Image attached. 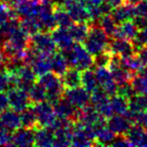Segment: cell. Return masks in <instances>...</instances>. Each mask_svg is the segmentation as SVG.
I'll return each instance as SVG.
<instances>
[{
  "mask_svg": "<svg viewBox=\"0 0 147 147\" xmlns=\"http://www.w3.org/2000/svg\"><path fill=\"white\" fill-rule=\"evenodd\" d=\"M117 94L121 95V96L125 97L129 100L132 96H134L136 93L134 91V88H133L131 82L125 83V84L122 85H118V90H117Z\"/></svg>",
  "mask_w": 147,
  "mask_h": 147,
  "instance_id": "cell-39",
  "label": "cell"
},
{
  "mask_svg": "<svg viewBox=\"0 0 147 147\" xmlns=\"http://www.w3.org/2000/svg\"><path fill=\"white\" fill-rule=\"evenodd\" d=\"M112 146H118V147H125V146H131L127 139L126 135H116L115 139L112 142Z\"/></svg>",
  "mask_w": 147,
  "mask_h": 147,
  "instance_id": "cell-41",
  "label": "cell"
},
{
  "mask_svg": "<svg viewBox=\"0 0 147 147\" xmlns=\"http://www.w3.org/2000/svg\"><path fill=\"white\" fill-rule=\"evenodd\" d=\"M145 131L146 129L139 124H133L131 126V128L126 133V137L131 146H140Z\"/></svg>",
  "mask_w": 147,
  "mask_h": 147,
  "instance_id": "cell-30",
  "label": "cell"
},
{
  "mask_svg": "<svg viewBox=\"0 0 147 147\" xmlns=\"http://www.w3.org/2000/svg\"><path fill=\"white\" fill-rule=\"evenodd\" d=\"M83 3L87 5V6H99L101 5L103 2H105L106 0H80Z\"/></svg>",
  "mask_w": 147,
  "mask_h": 147,
  "instance_id": "cell-46",
  "label": "cell"
},
{
  "mask_svg": "<svg viewBox=\"0 0 147 147\" xmlns=\"http://www.w3.org/2000/svg\"><path fill=\"white\" fill-rule=\"evenodd\" d=\"M37 82L45 89L47 101H49L53 105L63 97L65 88L63 84L61 78L53 71H49L45 75L39 76Z\"/></svg>",
  "mask_w": 147,
  "mask_h": 147,
  "instance_id": "cell-3",
  "label": "cell"
},
{
  "mask_svg": "<svg viewBox=\"0 0 147 147\" xmlns=\"http://www.w3.org/2000/svg\"><path fill=\"white\" fill-rule=\"evenodd\" d=\"M109 43H110L109 35L103 30L102 27L94 23L90 26L88 36L83 45L87 51L95 57L99 53L108 51Z\"/></svg>",
  "mask_w": 147,
  "mask_h": 147,
  "instance_id": "cell-2",
  "label": "cell"
},
{
  "mask_svg": "<svg viewBox=\"0 0 147 147\" xmlns=\"http://www.w3.org/2000/svg\"><path fill=\"white\" fill-rule=\"evenodd\" d=\"M116 134L111 131V129L107 126V123L102 124L95 128V144L100 146L111 145L115 139Z\"/></svg>",
  "mask_w": 147,
  "mask_h": 147,
  "instance_id": "cell-21",
  "label": "cell"
},
{
  "mask_svg": "<svg viewBox=\"0 0 147 147\" xmlns=\"http://www.w3.org/2000/svg\"><path fill=\"white\" fill-rule=\"evenodd\" d=\"M65 55L69 67H76L81 71L89 69L94 65V55H92L84 45L75 42L71 47L61 51Z\"/></svg>",
  "mask_w": 147,
  "mask_h": 147,
  "instance_id": "cell-1",
  "label": "cell"
},
{
  "mask_svg": "<svg viewBox=\"0 0 147 147\" xmlns=\"http://www.w3.org/2000/svg\"><path fill=\"white\" fill-rule=\"evenodd\" d=\"M0 1H1V2H3V3H5V4L9 5L10 7H12L16 0H0Z\"/></svg>",
  "mask_w": 147,
  "mask_h": 147,
  "instance_id": "cell-50",
  "label": "cell"
},
{
  "mask_svg": "<svg viewBox=\"0 0 147 147\" xmlns=\"http://www.w3.org/2000/svg\"><path fill=\"white\" fill-rule=\"evenodd\" d=\"M112 55L109 51H106L104 53H101L99 55L94 57V65L96 67H108L110 63Z\"/></svg>",
  "mask_w": 147,
  "mask_h": 147,
  "instance_id": "cell-38",
  "label": "cell"
},
{
  "mask_svg": "<svg viewBox=\"0 0 147 147\" xmlns=\"http://www.w3.org/2000/svg\"><path fill=\"white\" fill-rule=\"evenodd\" d=\"M69 30L71 32L74 41L83 43L88 36L90 26L87 22H76L73 23L69 27Z\"/></svg>",
  "mask_w": 147,
  "mask_h": 147,
  "instance_id": "cell-24",
  "label": "cell"
},
{
  "mask_svg": "<svg viewBox=\"0 0 147 147\" xmlns=\"http://www.w3.org/2000/svg\"><path fill=\"white\" fill-rule=\"evenodd\" d=\"M20 119L21 125L24 128L36 129L38 127V122H37V118L34 110H33V107H28L22 112H20Z\"/></svg>",
  "mask_w": 147,
  "mask_h": 147,
  "instance_id": "cell-31",
  "label": "cell"
},
{
  "mask_svg": "<svg viewBox=\"0 0 147 147\" xmlns=\"http://www.w3.org/2000/svg\"><path fill=\"white\" fill-rule=\"evenodd\" d=\"M0 122L2 123V125L7 130L11 132L22 127L20 114H18V112L13 109H10V110L7 109L0 113Z\"/></svg>",
  "mask_w": 147,
  "mask_h": 147,
  "instance_id": "cell-17",
  "label": "cell"
},
{
  "mask_svg": "<svg viewBox=\"0 0 147 147\" xmlns=\"http://www.w3.org/2000/svg\"><path fill=\"white\" fill-rule=\"evenodd\" d=\"M147 111V96L135 94L129 99V112L131 114H140Z\"/></svg>",
  "mask_w": 147,
  "mask_h": 147,
  "instance_id": "cell-27",
  "label": "cell"
},
{
  "mask_svg": "<svg viewBox=\"0 0 147 147\" xmlns=\"http://www.w3.org/2000/svg\"><path fill=\"white\" fill-rule=\"evenodd\" d=\"M74 22H92L88 6L80 0H71L65 5Z\"/></svg>",
  "mask_w": 147,
  "mask_h": 147,
  "instance_id": "cell-10",
  "label": "cell"
},
{
  "mask_svg": "<svg viewBox=\"0 0 147 147\" xmlns=\"http://www.w3.org/2000/svg\"><path fill=\"white\" fill-rule=\"evenodd\" d=\"M20 25L23 28V30L29 35L35 34V33L39 32L41 30V26L37 16H30V17H25V18L20 19Z\"/></svg>",
  "mask_w": 147,
  "mask_h": 147,
  "instance_id": "cell-32",
  "label": "cell"
},
{
  "mask_svg": "<svg viewBox=\"0 0 147 147\" xmlns=\"http://www.w3.org/2000/svg\"><path fill=\"white\" fill-rule=\"evenodd\" d=\"M7 94H8L10 108L17 111L18 113L22 112L23 110L30 107V105H32L28 93L18 87L11 88Z\"/></svg>",
  "mask_w": 147,
  "mask_h": 147,
  "instance_id": "cell-8",
  "label": "cell"
},
{
  "mask_svg": "<svg viewBox=\"0 0 147 147\" xmlns=\"http://www.w3.org/2000/svg\"><path fill=\"white\" fill-rule=\"evenodd\" d=\"M133 124L128 114H114L107 119V126L116 135H126Z\"/></svg>",
  "mask_w": 147,
  "mask_h": 147,
  "instance_id": "cell-11",
  "label": "cell"
},
{
  "mask_svg": "<svg viewBox=\"0 0 147 147\" xmlns=\"http://www.w3.org/2000/svg\"><path fill=\"white\" fill-rule=\"evenodd\" d=\"M73 146H96L95 144V129L88 125L76 121L74 124L73 137H71Z\"/></svg>",
  "mask_w": 147,
  "mask_h": 147,
  "instance_id": "cell-4",
  "label": "cell"
},
{
  "mask_svg": "<svg viewBox=\"0 0 147 147\" xmlns=\"http://www.w3.org/2000/svg\"><path fill=\"white\" fill-rule=\"evenodd\" d=\"M15 87V77L13 74L6 71L4 67H0V91L8 92Z\"/></svg>",
  "mask_w": 147,
  "mask_h": 147,
  "instance_id": "cell-35",
  "label": "cell"
},
{
  "mask_svg": "<svg viewBox=\"0 0 147 147\" xmlns=\"http://www.w3.org/2000/svg\"><path fill=\"white\" fill-rule=\"evenodd\" d=\"M33 110L36 115L38 127H51L57 117L53 104L47 100L34 104Z\"/></svg>",
  "mask_w": 147,
  "mask_h": 147,
  "instance_id": "cell-6",
  "label": "cell"
},
{
  "mask_svg": "<svg viewBox=\"0 0 147 147\" xmlns=\"http://www.w3.org/2000/svg\"><path fill=\"white\" fill-rule=\"evenodd\" d=\"M134 91L136 94L146 95L147 96V67H143L139 73H137L131 80Z\"/></svg>",
  "mask_w": 147,
  "mask_h": 147,
  "instance_id": "cell-25",
  "label": "cell"
},
{
  "mask_svg": "<svg viewBox=\"0 0 147 147\" xmlns=\"http://www.w3.org/2000/svg\"><path fill=\"white\" fill-rule=\"evenodd\" d=\"M55 18L57 26L63 27V28H69L74 22L67 9L65 8V6H61V5L55 6Z\"/></svg>",
  "mask_w": 147,
  "mask_h": 147,
  "instance_id": "cell-29",
  "label": "cell"
},
{
  "mask_svg": "<svg viewBox=\"0 0 147 147\" xmlns=\"http://www.w3.org/2000/svg\"><path fill=\"white\" fill-rule=\"evenodd\" d=\"M96 76L98 79L100 88L107 93L109 96L117 94L118 84L113 78V75L108 67H96Z\"/></svg>",
  "mask_w": 147,
  "mask_h": 147,
  "instance_id": "cell-9",
  "label": "cell"
},
{
  "mask_svg": "<svg viewBox=\"0 0 147 147\" xmlns=\"http://www.w3.org/2000/svg\"><path fill=\"white\" fill-rule=\"evenodd\" d=\"M82 86L91 94L100 89L96 71H92L91 69L82 71Z\"/></svg>",
  "mask_w": 147,
  "mask_h": 147,
  "instance_id": "cell-26",
  "label": "cell"
},
{
  "mask_svg": "<svg viewBox=\"0 0 147 147\" xmlns=\"http://www.w3.org/2000/svg\"><path fill=\"white\" fill-rule=\"evenodd\" d=\"M55 112L59 118L69 119L71 121H78L80 115V109L75 107L69 101H67L65 97L53 104Z\"/></svg>",
  "mask_w": 147,
  "mask_h": 147,
  "instance_id": "cell-13",
  "label": "cell"
},
{
  "mask_svg": "<svg viewBox=\"0 0 147 147\" xmlns=\"http://www.w3.org/2000/svg\"><path fill=\"white\" fill-rule=\"evenodd\" d=\"M69 61L61 51H55L51 55V71L61 77L69 69Z\"/></svg>",
  "mask_w": 147,
  "mask_h": 147,
  "instance_id": "cell-23",
  "label": "cell"
},
{
  "mask_svg": "<svg viewBox=\"0 0 147 147\" xmlns=\"http://www.w3.org/2000/svg\"><path fill=\"white\" fill-rule=\"evenodd\" d=\"M138 32H139V29L137 27V25L135 24L134 21L128 20V21H124L122 23H119L113 37H118V38H123V39L133 41L136 38Z\"/></svg>",
  "mask_w": 147,
  "mask_h": 147,
  "instance_id": "cell-18",
  "label": "cell"
},
{
  "mask_svg": "<svg viewBox=\"0 0 147 147\" xmlns=\"http://www.w3.org/2000/svg\"><path fill=\"white\" fill-rule=\"evenodd\" d=\"M55 144V132L51 127H37L35 129V146L51 147Z\"/></svg>",
  "mask_w": 147,
  "mask_h": 147,
  "instance_id": "cell-20",
  "label": "cell"
},
{
  "mask_svg": "<svg viewBox=\"0 0 147 147\" xmlns=\"http://www.w3.org/2000/svg\"><path fill=\"white\" fill-rule=\"evenodd\" d=\"M12 8L19 18L37 16L40 10V3L35 2L33 0H16Z\"/></svg>",
  "mask_w": 147,
  "mask_h": 147,
  "instance_id": "cell-14",
  "label": "cell"
},
{
  "mask_svg": "<svg viewBox=\"0 0 147 147\" xmlns=\"http://www.w3.org/2000/svg\"><path fill=\"white\" fill-rule=\"evenodd\" d=\"M121 63H122V65L125 69H128L129 71H131V73L134 74V75L139 73V71L144 67L136 53L128 55V57H121Z\"/></svg>",
  "mask_w": 147,
  "mask_h": 147,
  "instance_id": "cell-33",
  "label": "cell"
},
{
  "mask_svg": "<svg viewBox=\"0 0 147 147\" xmlns=\"http://www.w3.org/2000/svg\"><path fill=\"white\" fill-rule=\"evenodd\" d=\"M111 14L114 17L116 22L119 24V23H122L124 21L133 20L134 17L136 16V8H135V5L125 2L113 8Z\"/></svg>",
  "mask_w": 147,
  "mask_h": 147,
  "instance_id": "cell-16",
  "label": "cell"
},
{
  "mask_svg": "<svg viewBox=\"0 0 147 147\" xmlns=\"http://www.w3.org/2000/svg\"><path fill=\"white\" fill-rule=\"evenodd\" d=\"M91 96H92V94L89 93L83 86L65 89V94H63V97L67 101H69L74 106L80 110L90 105Z\"/></svg>",
  "mask_w": 147,
  "mask_h": 147,
  "instance_id": "cell-7",
  "label": "cell"
},
{
  "mask_svg": "<svg viewBox=\"0 0 147 147\" xmlns=\"http://www.w3.org/2000/svg\"><path fill=\"white\" fill-rule=\"evenodd\" d=\"M108 51H110L111 55H119L121 57H125L136 53V49H135L133 41L118 38V37H114L110 41Z\"/></svg>",
  "mask_w": 147,
  "mask_h": 147,
  "instance_id": "cell-12",
  "label": "cell"
},
{
  "mask_svg": "<svg viewBox=\"0 0 147 147\" xmlns=\"http://www.w3.org/2000/svg\"><path fill=\"white\" fill-rule=\"evenodd\" d=\"M140 1H142V0H126V2L130 3V4H133V5H137Z\"/></svg>",
  "mask_w": 147,
  "mask_h": 147,
  "instance_id": "cell-51",
  "label": "cell"
},
{
  "mask_svg": "<svg viewBox=\"0 0 147 147\" xmlns=\"http://www.w3.org/2000/svg\"><path fill=\"white\" fill-rule=\"evenodd\" d=\"M136 55L142 63L143 67H147V45H143L139 49H137Z\"/></svg>",
  "mask_w": 147,
  "mask_h": 147,
  "instance_id": "cell-44",
  "label": "cell"
},
{
  "mask_svg": "<svg viewBox=\"0 0 147 147\" xmlns=\"http://www.w3.org/2000/svg\"><path fill=\"white\" fill-rule=\"evenodd\" d=\"M136 8V15H141V16L147 17V0H142L135 5Z\"/></svg>",
  "mask_w": 147,
  "mask_h": 147,
  "instance_id": "cell-43",
  "label": "cell"
},
{
  "mask_svg": "<svg viewBox=\"0 0 147 147\" xmlns=\"http://www.w3.org/2000/svg\"><path fill=\"white\" fill-rule=\"evenodd\" d=\"M53 1L55 5H61V6H65L67 2H69V1H71V0H53Z\"/></svg>",
  "mask_w": 147,
  "mask_h": 147,
  "instance_id": "cell-48",
  "label": "cell"
},
{
  "mask_svg": "<svg viewBox=\"0 0 147 147\" xmlns=\"http://www.w3.org/2000/svg\"><path fill=\"white\" fill-rule=\"evenodd\" d=\"M29 47L35 49L37 53L47 55H53L57 49L51 33L49 34V31H39L31 35L29 39Z\"/></svg>",
  "mask_w": 147,
  "mask_h": 147,
  "instance_id": "cell-5",
  "label": "cell"
},
{
  "mask_svg": "<svg viewBox=\"0 0 147 147\" xmlns=\"http://www.w3.org/2000/svg\"><path fill=\"white\" fill-rule=\"evenodd\" d=\"M5 59H6V57H5L4 53H3V51H0V67H4Z\"/></svg>",
  "mask_w": 147,
  "mask_h": 147,
  "instance_id": "cell-49",
  "label": "cell"
},
{
  "mask_svg": "<svg viewBox=\"0 0 147 147\" xmlns=\"http://www.w3.org/2000/svg\"><path fill=\"white\" fill-rule=\"evenodd\" d=\"M10 138L11 134L9 133V131L0 122V146L10 144Z\"/></svg>",
  "mask_w": 147,
  "mask_h": 147,
  "instance_id": "cell-40",
  "label": "cell"
},
{
  "mask_svg": "<svg viewBox=\"0 0 147 147\" xmlns=\"http://www.w3.org/2000/svg\"><path fill=\"white\" fill-rule=\"evenodd\" d=\"M106 1L113 7V8H115V7L119 6V5L126 2V0H106Z\"/></svg>",
  "mask_w": 147,
  "mask_h": 147,
  "instance_id": "cell-47",
  "label": "cell"
},
{
  "mask_svg": "<svg viewBox=\"0 0 147 147\" xmlns=\"http://www.w3.org/2000/svg\"><path fill=\"white\" fill-rule=\"evenodd\" d=\"M12 18H19L15 10L9 5L0 1V26L8 22Z\"/></svg>",
  "mask_w": 147,
  "mask_h": 147,
  "instance_id": "cell-37",
  "label": "cell"
},
{
  "mask_svg": "<svg viewBox=\"0 0 147 147\" xmlns=\"http://www.w3.org/2000/svg\"><path fill=\"white\" fill-rule=\"evenodd\" d=\"M61 78L65 89L82 86V71L76 67L67 69Z\"/></svg>",
  "mask_w": 147,
  "mask_h": 147,
  "instance_id": "cell-22",
  "label": "cell"
},
{
  "mask_svg": "<svg viewBox=\"0 0 147 147\" xmlns=\"http://www.w3.org/2000/svg\"><path fill=\"white\" fill-rule=\"evenodd\" d=\"M133 21L135 22V24L137 25L139 30L144 29L147 27V17L141 16V15H136L133 19Z\"/></svg>",
  "mask_w": 147,
  "mask_h": 147,
  "instance_id": "cell-45",
  "label": "cell"
},
{
  "mask_svg": "<svg viewBox=\"0 0 147 147\" xmlns=\"http://www.w3.org/2000/svg\"><path fill=\"white\" fill-rule=\"evenodd\" d=\"M99 26H101L103 28V30L109 35V36H114L115 31H116V28L118 26V23L116 22V20L114 19V17L112 16L111 13H108V14H104L99 21L96 23Z\"/></svg>",
  "mask_w": 147,
  "mask_h": 147,
  "instance_id": "cell-34",
  "label": "cell"
},
{
  "mask_svg": "<svg viewBox=\"0 0 147 147\" xmlns=\"http://www.w3.org/2000/svg\"><path fill=\"white\" fill-rule=\"evenodd\" d=\"M28 95L32 104H36L47 100V91L38 82L31 87L30 90L28 91Z\"/></svg>",
  "mask_w": 147,
  "mask_h": 147,
  "instance_id": "cell-36",
  "label": "cell"
},
{
  "mask_svg": "<svg viewBox=\"0 0 147 147\" xmlns=\"http://www.w3.org/2000/svg\"><path fill=\"white\" fill-rule=\"evenodd\" d=\"M51 36H53V40H55L57 49H59V51H63V49L71 47L74 43V39L71 37L69 28H63V27L59 26L55 27L51 31Z\"/></svg>",
  "mask_w": 147,
  "mask_h": 147,
  "instance_id": "cell-19",
  "label": "cell"
},
{
  "mask_svg": "<svg viewBox=\"0 0 147 147\" xmlns=\"http://www.w3.org/2000/svg\"><path fill=\"white\" fill-rule=\"evenodd\" d=\"M8 107H10L9 106L8 94H6V92L0 91V113L7 110Z\"/></svg>",
  "mask_w": 147,
  "mask_h": 147,
  "instance_id": "cell-42",
  "label": "cell"
},
{
  "mask_svg": "<svg viewBox=\"0 0 147 147\" xmlns=\"http://www.w3.org/2000/svg\"><path fill=\"white\" fill-rule=\"evenodd\" d=\"M113 114H127L129 111V100L121 95H113L110 99Z\"/></svg>",
  "mask_w": 147,
  "mask_h": 147,
  "instance_id": "cell-28",
  "label": "cell"
},
{
  "mask_svg": "<svg viewBox=\"0 0 147 147\" xmlns=\"http://www.w3.org/2000/svg\"><path fill=\"white\" fill-rule=\"evenodd\" d=\"M35 142V132L33 129L24 128L17 129L11 134L10 144L11 146H32Z\"/></svg>",
  "mask_w": 147,
  "mask_h": 147,
  "instance_id": "cell-15",
  "label": "cell"
}]
</instances>
